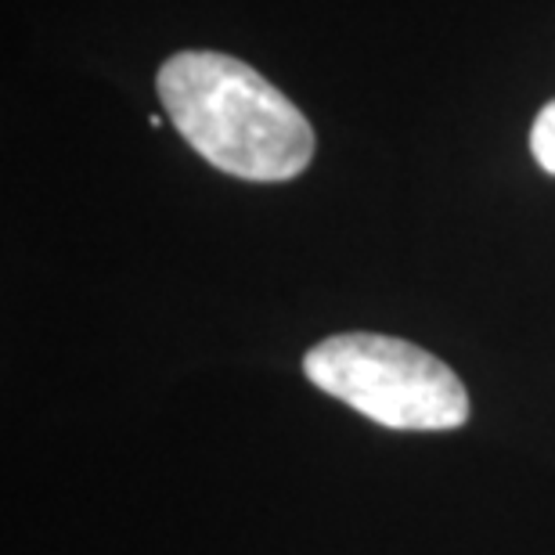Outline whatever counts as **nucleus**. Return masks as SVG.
I'll use <instances>...</instances> for the list:
<instances>
[{
    "mask_svg": "<svg viewBox=\"0 0 555 555\" xmlns=\"http://www.w3.org/2000/svg\"><path fill=\"white\" fill-rule=\"evenodd\" d=\"M530 152H534L541 170L555 177V98L534 116V127H530Z\"/></svg>",
    "mask_w": 555,
    "mask_h": 555,
    "instance_id": "obj_3",
    "label": "nucleus"
},
{
    "mask_svg": "<svg viewBox=\"0 0 555 555\" xmlns=\"http://www.w3.org/2000/svg\"><path fill=\"white\" fill-rule=\"evenodd\" d=\"M304 372L321 393L386 429L440 433L469 422V393L462 379L408 339L379 332L328 336L307 350Z\"/></svg>",
    "mask_w": 555,
    "mask_h": 555,
    "instance_id": "obj_2",
    "label": "nucleus"
},
{
    "mask_svg": "<svg viewBox=\"0 0 555 555\" xmlns=\"http://www.w3.org/2000/svg\"><path fill=\"white\" fill-rule=\"evenodd\" d=\"M159 102L192 149L238 181H293L314 159V127L253 65L220 51H181L163 62Z\"/></svg>",
    "mask_w": 555,
    "mask_h": 555,
    "instance_id": "obj_1",
    "label": "nucleus"
}]
</instances>
